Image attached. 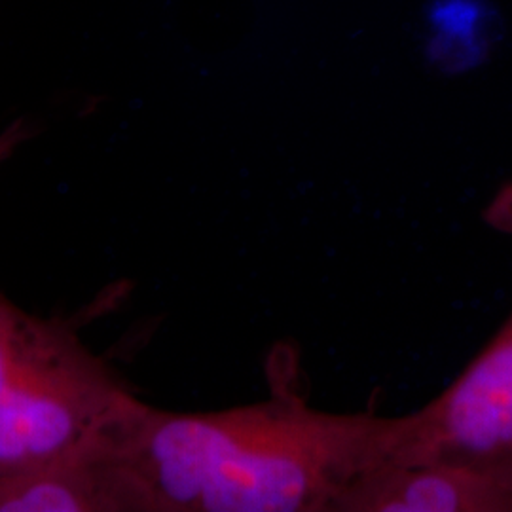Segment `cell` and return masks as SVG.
Here are the masks:
<instances>
[{
	"mask_svg": "<svg viewBox=\"0 0 512 512\" xmlns=\"http://www.w3.org/2000/svg\"><path fill=\"white\" fill-rule=\"evenodd\" d=\"M29 137V129L23 122H14L0 131V164H4Z\"/></svg>",
	"mask_w": 512,
	"mask_h": 512,
	"instance_id": "obj_7",
	"label": "cell"
},
{
	"mask_svg": "<svg viewBox=\"0 0 512 512\" xmlns=\"http://www.w3.org/2000/svg\"><path fill=\"white\" fill-rule=\"evenodd\" d=\"M512 458V311L435 399L404 414L395 459Z\"/></svg>",
	"mask_w": 512,
	"mask_h": 512,
	"instance_id": "obj_3",
	"label": "cell"
},
{
	"mask_svg": "<svg viewBox=\"0 0 512 512\" xmlns=\"http://www.w3.org/2000/svg\"><path fill=\"white\" fill-rule=\"evenodd\" d=\"M0 512H145L116 446L0 475Z\"/></svg>",
	"mask_w": 512,
	"mask_h": 512,
	"instance_id": "obj_5",
	"label": "cell"
},
{
	"mask_svg": "<svg viewBox=\"0 0 512 512\" xmlns=\"http://www.w3.org/2000/svg\"><path fill=\"white\" fill-rule=\"evenodd\" d=\"M336 512H512V458H442L361 476Z\"/></svg>",
	"mask_w": 512,
	"mask_h": 512,
	"instance_id": "obj_4",
	"label": "cell"
},
{
	"mask_svg": "<svg viewBox=\"0 0 512 512\" xmlns=\"http://www.w3.org/2000/svg\"><path fill=\"white\" fill-rule=\"evenodd\" d=\"M21 311H23L21 308L14 306L10 300H6L0 294V397L8 378V370L12 365Z\"/></svg>",
	"mask_w": 512,
	"mask_h": 512,
	"instance_id": "obj_6",
	"label": "cell"
},
{
	"mask_svg": "<svg viewBox=\"0 0 512 512\" xmlns=\"http://www.w3.org/2000/svg\"><path fill=\"white\" fill-rule=\"evenodd\" d=\"M137 401L69 325L21 311L0 397V475L114 446Z\"/></svg>",
	"mask_w": 512,
	"mask_h": 512,
	"instance_id": "obj_2",
	"label": "cell"
},
{
	"mask_svg": "<svg viewBox=\"0 0 512 512\" xmlns=\"http://www.w3.org/2000/svg\"><path fill=\"white\" fill-rule=\"evenodd\" d=\"M404 414L327 412L270 397L213 412L135 404L118 454L145 512H336L361 478L391 463Z\"/></svg>",
	"mask_w": 512,
	"mask_h": 512,
	"instance_id": "obj_1",
	"label": "cell"
}]
</instances>
